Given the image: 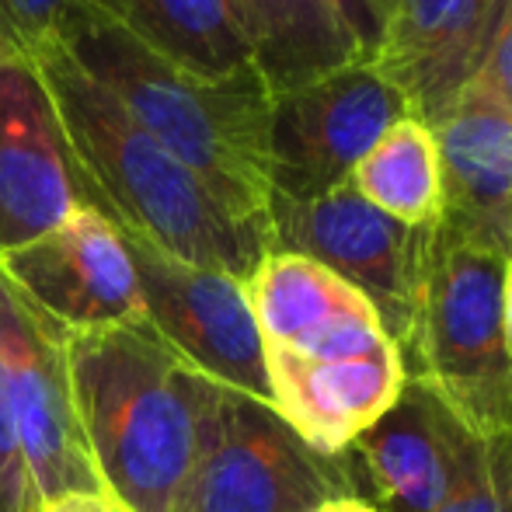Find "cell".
Instances as JSON below:
<instances>
[{
	"mask_svg": "<svg viewBox=\"0 0 512 512\" xmlns=\"http://www.w3.org/2000/svg\"><path fill=\"white\" fill-rule=\"evenodd\" d=\"M35 63L60 108L91 203L164 255L248 283L272 251L269 220H251L223 203L206 178L133 122L63 46H49Z\"/></svg>",
	"mask_w": 512,
	"mask_h": 512,
	"instance_id": "6da1fadb",
	"label": "cell"
},
{
	"mask_svg": "<svg viewBox=\"0 0 512 512\" xmlns=\"http://www.w3.org/2000/svg\"><path fill=\"white\" fill-rule=\"evenodd\" d=\"M67 366L105 495L129 512H175L223 387L147 321L67 335Z\"/></svg>",
	"mask_w": 512,
	"mask_h": 512,
	"instance_id": "7a4b0ae2",
	"label": "cell"
},
{
	"mask_svg": "<svg viewBox=\"0 0 512 512\" xmlns=\"http://www.w3.org/2000/svg\"><path fill=\"white\" fill-rule=\"evenodd\" d=\"M60 46L223 203L269 220L272 91L262 74L209 81L164 60L108 14L84 21Z\"/></svg>",
	"mask_w": 512,
	"mask_h": 512,
	"instance_id": "3957f363",
	"label": "cell"
},
{
	"mask_svg": "<svg viewBox=\"0 0 512 512\" xmlns=\"http://www.w3.org/2000/svg\"><path fill=\"white\" fill-rule=\"evenodd\" d=\"M506 255L432 227L405 342L408 380L429 387L474 436L512 429V359L502 328Z\"/></svg>",
	"mask_w": 512,
	"mask_h": 512,
	"instance_id": "277c9868",
	"label": "cell"
},
{
	"mask_svg": "<svg viewBox=\"0 0 512 512\" xmlns=\"http://www.w3.org/2000/svg\"><path fill=\"white\" fill-rule=\"evenodd\" d=\"M356 495L342 457H324L272 405L223 387L175 512H317Z\"/></svg>",
	"mask_w": 512,
	"mask_h": 512,
	"instance_id": "5b68a950",
	"label": "cell"
},
{
	"mask_svg": "<svg viewBox=\"0 0 512 512\" xmlns=\"http://www.w3.org/2000/svg\"><path fill=\"white\" fill-rule=\"evenodd\" d=\"M405 115H415L408 98L370 56L276 95L269 112L272 196L310 199L342 189L366 150Z\"/></svg>",
	"mask_w": 512,
	"mask_h": 512,
	"instance_id": "8992f818",
	"label": "cell"
},
{
	"mask_svg": "<svg viewBox=\"0 0 512 512\" xmlns=\"http://www.w3.org/2000/svg\"><path fill=\"white\" fill-rule=\"evenodd\" d=\"M432 227H405L349 185L310 199L269 196L272 251H293L356 286L394 345L405 342Z\"/></svg>",
	"mask_w": 512,
	"mask_h": 512,
	"instance_id": "52a82bcc",
	"label": "cell"
},
{
	"mask_svg": "<svg viewBox=\"0 0 512 512\" xmlns=\"http://www.w3.org/2000/svg\"><path fill=\"white\" fill-rule=\"evenodd\" d=\"M0 384L18 429L21 457L42 502L105 492L74 405L67 335L0 276Z\"/></svg>",
	"mask_w": 512,
	"mask_h": 512,
	"instance_id": "ba28073f",
	"label": "cell"
},
{
	"mask_svg": "<svg viewBox=\"0 0 512 512\" xmlns=\"http://www.w3.org/2000/svg\"><path fill=\"white\" fill-rule=\"evenodd\" d=\"M122 237L140 283L143 321L213 384L272 405L265 342L241 279L178 262L126 230Z\"/></svg>",
	"mask_w": 512,
	"mask_h": 512,
	"instance_id": "9c48e42d",
	"label": "cell"
},
{
	"mask_svg": "<svg viewBox=\"0 0 512 512\" xmlns=\"http://www.w3.org/2000/svg\"><path fill=\"white\" fill-rule=\"evenodd\" d=\"M0 276L63 335L143 321L126 237L98 206H81L35 241L0 255Z\"/></svg>",
	"mask_w": 512,
	"mask_h": 512,
	"instance_id": "30bf717a",
	"label": "cell"
},
{
	"mask_svg": "<svg viewBox=\"0 0 512 512\" xmlns=\"http://www.w3.org/2000/svg\"><path fill=\"white\" fill-rule=\"evenodd\" d=\"M91 203L60 108L39 63L0 56V255Z\"/></svg>",
	"mask_w": 512,
	"mask_h": 512,
	"instance_id": "8fae6325",
	"label": "cell"
},
{
	"mask_svg": "<svg viewBox=\"0 0 512 512\" xmlns=\"http://www.w3.org/2000/svg\"><path fill=\"white\" fill-rule=\"evenodd\" d=\"M506 0H391L370 63L432 122L474 81Z\"/></svg>",
	"mask_w": 512,
	"mask_h": 512,
	"instance_id": "7c38bea8",
	"label": "cell"
},
{
	"mask_svg": "<svg viewBox=\"0 0 512 512\" xmlns=\"http://www.w3.org/2000/svg\"><path fill=\"white\" fill-rule=\"evenodd\" d=\"M464 422L429 387L408 380L401 398L342 453L356 495L380 512H436L457 474Z\"/></svg>",
	"mask_w": 512,
	"mask_h": 512,
	"instance_id": "4fadbf2b",
	"label": "cell"
},
{
	"mask_svg": "<svg viewBox=\"0 0 512 512\" xmlns=\"http://www.w3.org/2000/svg\"><path fill=\"white\" fill-rule=\"evenodd\" d=\"M244 293L265 349L342 359L391 342L380 314L356 286L293 251H269Z\"/></svg>",
	"mask_w": 512,
	"mask_h": 512,
	"instance_id": "5bb4252c",
	"label": "cell"
},
{
	"mask_svg": "<svg viewBox=\"0 0 512 512\" xmlns=\"http://www.w3.org/2000/svg\"><path fill=\"white\" fill-rule=\"evenodd\" d=\"M272 408L324 457H342L373 422L394 408L408 384L398 345L342 359H307L265 349Z\"/></svg>",
	"mask_w": 512,
	"mask_h": 512,
	"instance_id": "9a60e30c",
	"label": "cell"
},
{
	"mask_svg": "<svg viewBox=\"0 0 512 512\" xmlns=\"http://www.w3.org/2000/svg\"><path fill=\"white\" fill-rule=\"evenodd\" d=\"M432 133L443 171L439 227L502 251L512 209V108L467 84Z\"/></svg>",
	"mask_w": 512,
	"mask_h": 512,
	"instance_id": "2e32d148",
	"label": "cell"
},
{
	"mask_svg": "<svg viewBox=\"0 0 512 512\" xmlns=\"http://www.w3.org/2000/svg\"><path fill=\"white\" fill-rule=\"evenodd\" d=\"M230 7L272 98L363 56L328 0H230Z\"/></svg>",
	"mask_w": 512,
	"mask_h": 512,
	"instance_id": "e0dca14e",
	"label": "cell"
},
{
	"mask_svg": "<svg viewBox=\"0 0 512 512\" xmlns=\"http://www.w3.org/2000/svg\"><path fill=\"white\" fill-rule=\"evenodd\" d=\"M112 18L164 60L209 81L258 74L230 0H112Z\"/></svg>",
	"mask_w": 512,
	"mask_h": 512,
	"instance_id": "ac0fdd59",
	"label": "cell"
},
{
	"mask_svg": "<svg viewBox=\"0 0 512 512\" xmlns=\"http://www.w3.org/2000/svg\"><path fill=\"white\" fill-rule=\"evenodd\" d=\"M345 185L405 227H436L443 216V171L432 126L418 115L398 119L366 150Z\"/></svg>",
	"mask_w": 512,
	"mask_h": 512,
	"instance_id": "d6986e66",
	"label": "cell"
},
{
	"mask_svg": "<svg viewBox=\"0 0 512 512\" xmlns=\"http://www.w3.org/2000/svg\"><path fill=\"white\" fill-rule=\"evenodd\" d=\"M436 512H512V429L492 436L464 429L450 495Z\"/></svg>",
	"mask_w": 512,
	"mask_h": 512,
	"instance_id": "ffe728a7",
	"label": "cell"
},
{
	"mask_svg": "<svg viewBox=\"0 0 512 512\" xmlns=\"http://www.w3.org/2000/svg\"><path fill=\"white\" fill-rule=\"evenodd\" d=\"M98 14L112 18V0H0V56L35 60Z\"/></svg>",
	"mask_w": 512,
	"mask_h": 512,
	"instance_id": "44dd1931",
	"label": "cell"
},
{
	"mask_svg": "<svg viewBox=\"0 0 512 512\" xmlns=\"http://www.w3.org/2000/svg\"><path fill=\"white\" fill-rule=\"evenodd\" d=\"M0 512H39V495H35L25 457H21L4 384H0Z\"/></svg>",
	"mask_w": 512,
	"mask_h": 512,
	"instance_id": "7402d4cb",
	"label": "cell"
},
{
	"mask_svg": "<svg viewBox=\"0 0 512 512\" xmlns=\"http://www.w3.org/2000/svg\"><path fill=\"white\" fill-rule=\"evenodd\" d=\"M471 84L485 88L488 95H495L502 105L512 108V0H506V7H502L499 25L492 32V42H488V53Z\"/></svg>",
	"mask_w": 512,
	"mask_h": 512,
	"instance_id": "603a6c76",
	"label": "cell"
},
{
	"mask_svg": "<svg viewBox=\"0 0 512 512\" xmlns=\"http://www.w3.org/2000/svg\"><path fill=\"white\" fill-rule=\"evenodd\" d=\"M328 4L342 14V21L349 25V32L356 35L363 56H370L380 39V28H384V18H380L377 4H373V0H328Z\"/></svg>",
	"mask_w": 512,
	"mask_h": 512,
	"instance_id": "cb8c5ba5",
	"label": "cell"
},
{
	"mask_svg": "<svg viewBox=\"0 0 512 512\" xmlns=\"http://www.w3.org/2000/svg\"><path fill=\"white\" fill-rule=\"evenodd\" d=\"M39 512H129V509L105 492H84V495H63V499L42 502Z\"/></svg>",
	"mask_w": 512,
	"mask_h": 512,
	"instance_id": "d4e9b609",
	"label": "cell"
},
{
	"mask_svg": "<svg viewBox=\"0 0 512 512\" xmlns=\"http://www.w3.org/2000/svg\"><path fill=\"white\" fill-rule=\"evenodd\" d=\"M502 328H506V349L512 359V262H506V279H502Z\"/></svg>",
	"mask_w": 512,
	"mask_h": 512,
	"instance_id": "484cf974",
	"label": "cell"
},
{
	"mask_svg": "<svg viewBox=\"0 0 512 512\" xmlns=\"http://www.w3.org/2000/svg\"><path fill=\"white\" fill-rule=\"evenodd\" d=\"M317 512H380L377 506H370L366 499H359V495H342V499H331L324 502Z\"/></svg>",
	"mask_w": 512,
	"mask_h": 512,
	"instance_id": "4316f807",
	"label": "cell"
},
{
	"mask_svg": "<svg viewBox=\"0 0 512 512\" xmlns=\"http://www.w3.org/2000/svg\"><path fill=\"white\" fill-rule=\"evenodd\" d=\"M502 255H506V262H512V209L506 220V237H502Z\"/></svg>",
	"mask_w": 512,
	"mask_h": 512,
	"instance_id": "83f0119b",
	"label": "cell"
},
{
	"mask_svg": "<svg viewBox=\"0 0 512 512\" xmlns=\"http://www.w3.org/2000/svg\"><path fill=\"white\" fill-rule=\"evenodd\" d=\"M373 4H377V11H380V18H384V14H387V7H391V0H373Z\"/></svg>",
	"mask_w": 512,
	"mask_h": 512,
	"instance_id": "f1b7e54d",
	"label": "cell"
}]
</instances>
